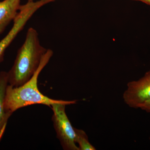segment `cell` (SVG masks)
Returning <instances> with one entry per match:
<instances>
[{
  "instance_id": "6da1fadb",
  "label": "cell",
  "mask_w": 150,
  "mask_h": 150,
  "mask_svg": "<svg viewBox=\"0 0 150 150\" xmlns=\"http://www.w3.org/2000/svg\"><path fill=\"white\" fill-rule=\"evenodd\" d=\"M47 50L40 44L37 30L32 27L28 28L24 43L8 72V84L16 87L28 81L37 71Z\"/></svg>"
},
{
  "instance_id": "7a4b0ae2",
  "label": "cell",
  "mask_w": 150,
  "mask_h": 150,
  "mask_svg": "<svg viewBox=\"0 0 150 150\" xmlns=\"http://www.w3.org/2000/svg\"><path fill=\"white\" fill-rule=\"evenodd\" d=\"M53 54L52 50L48 49L37 71L27 82L16 87L8 84L5 98V107L7 111L13 114L18 109L28 105L40 104L51 107L54 103L64 102L65 100L51 99L44 95L39 91L38 87V76Z\"/></svg>"
},
{
  "instance_id": "3957f363",
  "label": "cell",
  "mask_w": 150,
  "mask_h": 150,
  "mask_svg": "<svg viewBox=\"0 0 150 150\" xmlns=\"http://www.w3.org/2000/svg\"><path fill=\"white\" fill-rule=\"evenodd\" d=\"M76 100H65L51 105L53 115L52 120L56 136L65 150H80L76 143V133L66 114V105L76 104Z\"/></svg>"
},
{
  "instance_id": "277c9868",
  "label": "cell",
  "mask_w": 150,
  "mask_h": 150,
  "mask_svg": "<svg viewBox=\"0 0 150 150\" xmlns=\"http://www.w3.org/2000/svg\"><path fill=\"white\" fill-rule=\"evenodd\" d=\"M56 0H39L28 2L21 5L17 16L13 21L11 29L6 35L0 41V63L4 60L6 49L10 45L18 34L24 28L27 22L39 8L48 3Z\"/></svg>"
},
{
  "instance_id": "5b68a950",
  "label": "cell",
  "mask_w": 150,
  "mask_h": 150,
  "mask_svg": "<svg viewBox=\"0 0 150 150\" xmlns=\"http://www.w3.org/2000/svg\"><path fill=\"white\" fill-rule=\"evenodd\" d=\"M123 98L129 107L136 109L150 99V70L138 80L128 83Z\"/></svg>"
},
{
  "instance_id": "8992f818",
  "label": "cell",
  "mask_w": 150,
  "mask_h": 150,
  "mask_svg": "<svg viewBox=\"0 0 150 150\" xmlns=\"http://www.w3.org/2000/svg\"><path fill=\"white\" fill-rule=\"evenodd\" d=\"M21 0H4L0 1V34L14 20L19 11Z\"/></svg>"
},
{
  "instance_id": "52a82bcc",
  "label": "cell",
  "mask_w": 150,
  "mask_h": 150,
  "mask_svg": "<svg viewBox=\"0 0 150 150\" xmlns=\"http://www.w3.org/2000/svg\"><path fill=\"white\" fill-rule=\"evenodd\" d=\"M8 84V72H0V142L5 131L8 119L12 114L7 111L5 107L6 89Z\"/></svg>"
},
{
  "instance_id": "ba28073f",
  "label": "cell",
  "mask_w": 150,
  "mask_h": 150,
  "mask_svg": "<svg viewBox=\"0 0 150 150\" xmlns=\"http://www.w3.org/2000/svg\"><path fill=\"white\" fill-rule=\"evenodd\" d=\"M76 143L80 150H96V149L89 142L88 137L83 130L74 128Z\"/></svg>"
},
{
  "instance_id": "9c48e42d",
  "label": "cell",
  "mask_w": 150,
  "mask_h": 150,
  "mask_svg": "<svg viewBox=\"0 0 150 150\" xmlns=\"http://www.w3.org/2000/svg\"><path fill=\"white\" fill-rule=\"evenodd\" d=\"M142 110L150 113V99L148 100L140 105L139 108Z\"/></svg>"
},
{
  "instance_id": "30bf717a",
  "label": "cell",
  "mask_w": 150,
  "mask_h": 150,
  "mask_svg": "<svg viewBox=\"0 0 150 150\" xmlns=\"http://www.w3.org/2000/svg\"><path fill=\"white\" fill-rule=\"evenodd\" d=\"M133 1H139L142 2L146 4L150 5V0H133Z\"/></svg>"
},
{
  "instance_id": "8fae6325",
  "label": "cell",
  "mask_w": 150,
  "mask_h": 150,
  "mask_svg": "<svg viewBox=\"0 0 150 150\" xmlns=\"http://www.w3.org/2000/svg\"><path fill=\"white\" fill-rule=\"evenodd\" d=\"M34 0H28V2H31V1H33Z\"/></svg>"
},
{
  "instance_id": "7c38bea8",
  "label": "cell",
  "mask_w": 150,
  "mask_h": 150,
  "mask_svg": "<svg viewBox=\"0 0 150 150\" xmlns=\"http://www.w3.org/2000/svg\"><path fill=\"white\" fill-rule=\"evenodd\" d=\"M149 140H150V137H149Z\"/></svg>"
}]
</instances>
